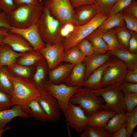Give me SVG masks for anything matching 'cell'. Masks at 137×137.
Segmentation results:
<instances>
[{"label": "cell", "mask_w": 137, "mask_h": 137, "mask_svg": "<svg viewBox=\"0 0 137 137\" xmlns=\"http://www.w3.org/2000/svg\"><path fill=\"white\" fill-rule=\"evenodd\" d=\"M43 1L36 4H21L16 9L6 14L10 25L13 27L24 29L36 24L44 8Z\"/></svg>", "instance_id": "obj_1"}, {"label": "cell", "mask_w": 137, "mask_h": 137, "mask_svg": "<svg viewBox=\"0 0 137 137\" xmlns=\"http://www.w3.org/2000/svg\"><path fill=\"white\" fill-rule=\"evenodd\" d=\"M37 24L42 39L46 46L63 42L64 38L62 31L66 26L52 15L45 6Z\"/></svg>", "instance_id": "obj_2"}, {"label": "cell", "mask_w": 137, "mask_h": 137, "mask_svg": "<svg viewBox=\"0 0 137 137\" xmlns=\"http://www.w3.org/2000/svg\"><path fill=\"white\" fill-rule=\"evenodd\" d=\"M9 78L13 85L12 96L15 105L24 106L29 101L37 99L40 96V90L33 83L31 78L17 76L10 71Z\"/></svg>", "instance_id": "obj_3"}, {"label": "cell", "mask_w": 137, "mask_h": 137, "mask_svg": "<svg viewBox=\"0 0 137 137\" xmlns=\"http://www.w3.org/2000/svg\"><path fill=\"white\" fill-rule=\"evenodd\" d=\"M109 15L100 11L87 23L81 26H74L73 29L64 39L63 43L65 51L76 46L97 29Z\"/></svg>", "instance_id": "obj_4"}, {"label": "cell", "mask_w": 137, "mask_h": 137, "mask_svg": "<svg viewBox=\"0 0 137 137\" xmlns=\"http://www.w3.org/2000/svg\"><path fill=\"white\" fill-rule=\"evenodd\" d=\"M71 102L79 106L86 115L89 116L103 110H106L105 102L100 97L91 90L81 88L70 99Z\"/></svg>", "instance_id": "obj_5"}, {"label": "cell", "mask_w": 137, "mask_h": 137, "mask_svg": "<svg viewBox=\"0 0 137 137\" xmlns=\"http://www.w3.org/2000/svg\"><path fill=\"white\" fill-rule=\"evenodd\" d=\"M51 14L64 25L77 26L75 9L70 0H44Z\"/></svg>", "instance_id": "obj_6"}, {"label": "cell", "mask_w": 137, "mask_h": 137, "mask_svg": "<svg viewBox=\"0 0 137 137\" xmlns=\"http://www.w3.org/2000/svg\"><path fill=\"white\" fill-rule=\"evenodd\" d=\"M91 90L103 99L106 110L115 113L126 111L124 94L119 89L118 85H112Z\"/></svg>", "instance_id": "obj_7"}, {"label": "cell", "mask_w": 137, "mask_h": 137, "mask_svg": "<svg viewBox=\"0 0 137 137\" xmlns=\"http://www.w3.org/2000/svg\"><path fill=\"white\" fill-rule=\"evenodd\" d=\"M82 87L80 86H70L63 83L54 84L47 81L41 89L56 99L60 110L65 115L71 97Z\"/></svg>", "instance_id": "obj_8"}, {"label": "cell", "mask_w": 137, "mask_h": 137, "mask_svg": "<svg viewBox=\"0 0 137 137\" xmlns=\"http://www.w3.org/2000/svg\"><path fill=\"white\" fill-rule=\"evenodd\" d=\"M130 70L125 63L114 56L113 62L104 71L99 88L118 85Z\"/></svg>", "instance_id": "obj_9"}, {"label": "cell", "mask_w": 137, "mask_h": 137, "mask_svg": "<svg viewBox=\"0 0 137 137\" xmlns=\"http://www.w3.org/2000/svg\"><path fill=\"white\" fill-rule=\"evenodd\" d=\"M65 116L68 125L78 133L82 132L87 126L88 116L79 106L70 101Z\"/></svg>", "instance_id": "obj_10"}, {"label": "cell", "mask_w": 137, "mask_h": 137, "mask_svg": "<svg viewBox=\"0 0 137 137\" xmlns=\"http://www.w3.org/2000/svg\"><path fill=\"white\" fill-rule=\"evenodd\" d=\"M38 101L47 115L49 122L55 123L60 119V108L56 99L42 89Z\"/></svg>", "instance_id": "obj_11"}, {"label": "cell", "mask_w": 137, "mask_h": 137, "mask_svg": "<svg viewBox=\"0 0 137 137\" xmlns=\"http://www.w3.org/2000/svg\"><path fill=\"white\" fill-rule=\"evenodd\" d=\"M39 51L44 58L49 71L57 67L62 62L65 51L62 42L46 45Z\"/></svg>", "instance_id": "obj_12"}, {"label": "cell", "mask_w": 137, "mask_h": 137, "mask_svg": "<svg viewBox=\"0 0 137 137\" xmlns=\"http://www.w3.org/2000/svg\"><path fill=\"white\" fill-rule=\"evenodd\" d=\"M9 31L23 36L32 45L35 51H39L46 46L42 39L37 24L24 29L11 27Z\"/></svg>", "instance_id": "obj_13"}, {"label": "cell", "mask_w": 137, "mask_h": 137, "mask_svg": "<svg viewBox=\"0 0 137 137\" xmlns=\"http://www.w3.org/2000/svg\"><path fill=\"white\" fill-rule=\"evenodd\" d=\"M3 43L8 44L14 50L19 53L34 50L32 45L24 37L15 32L9 31Z\"/></svg>", "instance_id": "obj_14"}, {"label": "cell", "mask_w": 137, "mask_h": 137, "mask_svg": "<svg viewBox=\"0 0 137 137\" xmlns=\"http://www.w3.org/2000/svg\"><path fill=\"white\" fill-rule=\"evenodd\" d=\"M112 55L108 53L96 54L86 57L82 62L85 65L84 81L96 70L109 60Z\"/></svg>", "instance_id": "obj_15"}, {"label": "cell", "mask_w": 137, "mask_h": 137, "mask_svg": "<svg viewBox=\"0 0 137 137\" xmlns=\"http://www.w3.org/2000/svg\"><path fill=\"white\" fill-rule=\"evenodd\" d=\"M74 9L77 26L87 23L100 11L99 8L95 3L82 5Z\"/></svg>", "instance_id": "obj_16"}, {"label": "cell", "mask_w": 137, "mask_h": 137, "mask_svg": "<svg viewBox=\"0 0 137 137\" xmlns=\"http://www.w3.org/2000/svg\"><path fill=\"white\" fill-rule=\"evenodd\" d=\"M114 56L112 55L110 59L95 70L80 85L82 87L91 90L99 88L105 70L113 62Z\"/></svg>", "instance_id": "obj_17"}, {"label": "cell", "mask_w": 137, "mask_h": 137, "mask_svg": "<svg viewBox=\"0 0 137 137\" xmlns=\"http://www.w3.org/2000/svg\"><path fill=\"white\" fill-rule=\"evenodd\" d=\"M16 63L23 65L33 67L46 63L42 55L39 51H28L20 53Z\"/></svg>", "instance_id": "obj_18"}, {"label": "cell", "mask_w": 137, "mask_h": 137, "mask_svg": "<svg viewBox=\"0 0 137 137\" xmlns=\"http://www.w3.org/2000/svg\"><path fill=\"white\" fill-rule=\"evenodd\" d=\"M23 110L29 117L42 122H49L48 117L37 99L29 101L26 105L21 106Z\"/></svg>", "instance_id": "obj_19"}, {"label": "cell", "mask_w": 137, "mask_h": 137, "mask_svg": "<svg viewBox=\"0 0 137 137\" xmlns=\"http://www.w3.org/2000/svg\"><path fill=\"white\" fill-rule=\"evenodd\" d=\"M74 65L70 63H67L59 65L49 71V79L48 81L56 84L63 83Z\"/></svg>", "instance_id": "obj_20"}, {"label": "cell", "mask_w": 137, "mask_h": 137, "mask_svg": "<svg viewBox=\"0 0 137 137\" xmlns=\"http://www.w3.org/2000/svg\"><path fill=\"white\" fill-rule=\"evenodd\" d=\"M28 118L29 115L23 110L21 106L15 105L11 108L0 111V128H4L6 125L17 117Z\"/></svg>", "instance_id": "obj_21"}, {"label": "cell", "mask_w": 137, "mask_h": 137, "mask_svg": "<svg viewBox=\"0 0 137 137\" xmlns=\"http://www.w3.org/2000/svg\"><path fill=\"white\" fill-rule=\"evenodd\" d=\"M85 65L82 62L75 65L63 83L70 86H80L84 81Z\"/></svg>", "instance_id": "obj_22"}, {"label": "cell", "mask_w": 137, "mask_h": 137, "mask_svg": "<svg viewBox=\"0 0 137 137\" xmlns=\"http://www.w3.org/2000/svg\"><path fill=\"white\" fill-rule=\"evenodd\" d=\"M115 113L103 110L88 116L87 126L105 127Z\"/></svg>", "instance_id": "obj_23"}, {"label": "cell", "mask_w": 137, "mask_h": 137, "mask_svg": "<svg viewBox=\"0 0 137 137\" xmlns=\"http://www.w3.org/2000/svg\"><path fill=\"white\" fill-rule=\"evenodd\" d=\"M108 53L125 63L130 70L137 68V54L123 48L114 51H108Z\"/></svg>", "instance_id": "obj_24"}, {"label": "cell", "mask_w": 137, "mask_h": 137, "mask_svg": "<svg viewBox=\"0 0 137 137\" xmlns=\"http://www.w3.org/2000/svg\"><path fill=\"white\" fill-rule=\"evenodd\" d=\"M20 56V53L14 50L8 44H0V66H8L15 63Z\"/></svg>", "instance_id": "obj_25"}, {"label": "cell", "mask_w": 137, "mask_h": 137, "mask_svg": "<svg viewBox=\"0 0 137 137\" xmlns=\"http://www.w3.org/2000/svg\"><path fill=\"white\" fill-rule=\"evenodd\" d=\"M125 26L122 11L110 15L96 30L103 33L116 27Z\"/></svg>", "instance_id": "obj_26"}, {"label": "cell", "mask_w": 137, "mask_h": 137, "mask_svg": "<svg viewBox=\"0 0 137 137\" xmlns=\"http://www.w3.org/2000/svg\"><path fill=\"white\" fill-rule=\"evenodd\" d=\"M102 33L96 29L86 38L93 45L94 53H104L109 50L108 46L102 38Z\"/></svg>", "instance_id": "obj_27"}, {"label": "cell", "mask_w": 137, "mask_h": 137, "mask_svg": "<svg viewBox=\"0 0 137 137\" xmlns=\"http://www.w3.org/2000/svg\"><path fill=\"white\" fill-rule=\"evenodd\" d=\"M9 73L7 66H0V90L12 96L13 86L9 78Z\"/></svg>", "instance_id": "obj_28"}, {"label": "cell", "mask_w": 137, "mask_h": 137, "mask_svg": "<svg viewBox=\"0 0 137 137\" xmlns=\"http://www.w3.org/2000/svg\"><path fill=\"white\" fill-rule=\"evenodd\" d=\"M85 57L76 46L65 51L62 62L75 65L82 62Z\"/></svg>", "instance_id": "obj_29"}, {"label": "cell", "mask_w": 137, "mask_h": 137, "mask_svg": "<svg viewBox=\"0 0 137 137\" xmlns=\"http://www.w3.org/2000/svg\"><path fill=\"white\" fill-rule=\"evenodd\" d=\"M125 112L115 113L110 119L104 127L108 132L112 134L122 126L126 121Z\"/></svg>", "instance_id": "obj_30"}, {"label": "cell", "mask_w": 137, "mask_h": 137, "mask_svg": "<svg viewBox=\"0 0 137 137\" xmlns=\"http://www.w3.org/2000/svg\"><path fill=\"white\" fill-rule=\"evenodd\" d=\"M10 71L14 75L21 77L31 78L36 67L28 66L16 63L7 66Z\"/></svg>", "instance_id": "obj_31"}, {"label": "cell", "mask_w": 137, "mask_h": 137, "mask_svg": "<svg viewBox=\"0 0 137 137\" xmlns=\"http://www.w3.org/2000/svg\"><path fill=\"white\" fill-rule=\"evenodd\" d=\"M80 137H112V134L104 127L87 126L81 133Z\"/></svg>", "instance_id": "obj_32"}, {"label": "cell", "mask_w": 137, "mask_h": 137, "mask_svg": "<svg viewBox=\"0 0 137 137\" xmlns=\"http://www.w3.org/2000/svg\"><path fill=\"white\" fill-rule=\"evenodd\" d=\"M102 37L108 46V51L116 50L122 48L114 28L103 33Z\"/></svg>", "instance_id": "obj_33"}, {"label": "cell", "mask_w": 137, "mask_h": 137, "mask_svg": "<svg viewBox=\"0 0 137 137\" xmlns=\"http://www.w3.org/2000/svg\"><path fill=\"white\" fill-rule=\"evenodd\" d=\"M47 67L46 63L39 65L36 67L35 71L31 79L40 90L42 88L46 81H45V74Z\"/></svg>", "instance_id": "obj_34"}, {"label": "cell", "mask_w": 137, "mask_h": 137, "mask_svg": "<svg viewBox=\"0 0 137 137\" xmlns=\"http://www.w3.org/2000/svg\"><path fill=\"white\" fill-rule=\"evenodd\" d=\"M122 48L129 50V43L131 36V31L126 26L114 28Z\"/></svg>", "instance_id": "obj_35"}, {"label": "cell", "mask_w": 137, "mask_h": 137, "mask_svg": "<svg viewBox=\"0 0 137 137\" xmlns=\"http://www.w3.org/2000/svg\"><path fill=\"white\" fill-rule=\"evenodd\" d=\"M125 114L127 137H130L137 125V107L130 111H126Z\"/></svg>", "instance_id": "obj_36"}, {"label": "cell", "mask_w": 137, "mask_h": 137, "mask_svg": "<svg viewBox=\"0 0 137 137\" xmlns=\"http://www.w3.org/2000/svg\"><path fill=\"white\" fill-rule=\"evenodd\" d=\"M14 105L12 96L0 90V111L10 109Z\"/></svg>", "instance_id": "obj_37"}, {"label": "cell", "mask_w": 137, "mask_h": 137, "mask_svg": "<svg viewBox=\"0 0 137 137\" xmlns=\"http://www.w3.org/2000/svg\"><path fill=\"white\" fill-rule=\"evenodd\" d=\"M76 46L86 57L91 56L95 53L93 45L86 38L81 40Z\"/></svg>", "instance_id": "obj_38"}, {"label": "cell", "mask_w": 137, "mask_h": 137, "mask_svg": "<svg viewBox=\"0 0 137 137\" xmlns=\"http://www.w3.org/2000/svg\"><path fill=\"white\" fill-rule=\"evenodd\" d=\"M124 94V101L127 112L132 110L137 105V93Z\"/></svg>", "instance_id": "obj_39"}, {"label": "cell", "mask_w": 137, "mask_h": 137, "mask_svg": "<svg viewBox=\"0 0 137 137\" xmlns=\"http://www.w3.org/2000/svg\"><path fill=\"white\" fill-rule=\"evenodd\" d=\"M122 11L126 27L130 31L137 33V18L130 13Z\"/></svg>", "instance_id": "obj_40"}, {"label": "cell", "mask_w": 137, "mask_h": 137, "mask_svg": "<svg viewBox=\"0 0 137 137\" xmlns=\"http://www.w3.org/2000/svg\"><path fill=\"white\" fill-rule=\"evenodd\" d=\"M117 0H95V3L101 12L109 14Z\"/></svg>", "instance_id": "obj_41"}, {"label": "cell", "mask_w": 137, "mask_h": 137, "mask_svg": "<svg viewBox=\"0 0 137 137\" xmlns=\"http://www.w3.org/2000/svg\"><path fill=\"white\" fill-rule=\"evenodd\" d=\"M118 86L119 90L123 94L137 93V83L123 81Z\"/></svg>", "instance_id": "obj_42"}, {"label": "cell", "mask_w": 137, "mask_h": 137, "mask_svg": "<svg viewBox=\"0 0 137 137\" xmlns=\"http://www.w3.org/2000/svg\"><path fill=\"white\" fill-rule=\"evenodd\" d=\"M16 7L14 0H0V9L6 14L14 11Z\"/></svg>", "instance_id": "obj_43"}, {"label": "cell", "mask_w": 137, "mask_h": 137, "mask_svg": "<svg viewBox=\"0 0 137 137\" xmlns=\"http://www.w3.org/2000/svg\"><path fill=\"white\" fill-rule=\"evenodd\" d=\"M133 0H117L109 14H116L123 11Z\"/></svg>", "instance_id": "obj_44"}, {"label": "cell", "mask_w": 137, "mask_h": 137, "mask_svg": "<svg viewBox=\"0 0 137 137\" xmlns=\"http://www.w3.org/2000/svg\"><path fill=\"white\" fill-rule=\"evenodd\" d=\"M130 31L131 36L129 42V50L132 53L137 54V33Z\"/></svg>", "instance_id": "obj_45"}, {"label": "cell", "mask_w": 137, "mask_h": 137, "mask_svg": "<svg viewBox=\"0 0 137 137\" xmlns=\"http://www.w3.org/2000/svg\"><path fill=\"white\" fill-rule=\"evenodd\" d=\"M123 81L137 83V68L130 70L126 75Z\"/></svg>", "instance_id": "obj_46"}, {"label": "cell", "mask_w": 137, "mask_h": 137, "mask_svg": "<svg viewBox=\"0 0 137 137\" xmlns=\"http://www.w3.org/2000/svg\"><path fill=\"white\" fill-rule=\"evenodd\" d=\"M122 11L130 13L137 18V0H133Z\"/></svg>", "instance_id": "obj_47"}, {"label": "cell", "mask_w": 137, "mask_h": 137, "mask_svg": "<svg viewBox=\"0 0 137 137\" xmlns=\"http://www.w3.org/2000/svg\"><path fill=\"white\" fill-rule=\"evenodd\" d=\"M11 27L9 23L6 14L2 11L0 12V29L5 28L9 30Z\"/></svg>", "instance_id": "obj_48"}, {"label": "cell", "mask_w": 137, "mask_h": 137, "mask_svg": "<svg viewBox=\"0 0 137 137\" xmlns=\"http://www.w3.org/2000/svg\"><path fill=\"white\" fill-rule=\"evenodd\" d=\"M73 8L75 9L79 6L95 3V0H70Z\"/></svg>", "instance_id": "obj_49"}, {"label": "cell", "mask_w": 137, "mask_h": 137, "mask_svg": "<svg viewBox=\"0 0 137 137\" xmlns=\"http://www.w3.org/2000/svg\"><path fill=\"white\" fill-rule=\"evenodd\" d=\"M112 137H127L125 122L121 127L112 134Z\"/></svg>", "instance_id": "obj_50"}, {"label": "cell", "mask_w": 137, "mask_h": 137, "mask_svg": "<svg viewBox=\"0 0 137 137\" xmlns=\"http://www.w3.org/2000/svg\"><path fill=\"white\" fill-rule=\"evenodd\" d=\"M15 4L18 5L21 4H36L40 1L39 0H14Z\"/></svg>", "instance_id": "obj_51"}, {"label": "cell", "mask_w": 137, "mask_h": 137, "mask_svg": "<svg viewBox=\"0 0 137 137\" xmlns=\"http://www.w3.org/2000/svg\"><path fill=\"white\" fill-rule=\"evenodd\" d=\"M9 32V30L6 28L0 29V44L3 43L4 39L8 35Z\"/></svg>", "instance_id": "obj_52"}, {"label": "cell", "mask_w": 137, "mask_h": 137, "mask_svg": "<svg viewBox=\"0 0 137 137\" xmlns=\"http://www.w3.org/2000/svg\"><path fill=\"white\" fill-rule=\"evenodd\" d=\"M10 129L9 127H7L5 128H0V137H1L3 133L6 131Z\"/></svg>", "instance_id": "obj_53"}, {"label": "cell", "mask_w": 137, "mask_h": 137, "mask_svg": "<svg viewBox=\"0 0 137 137\" xmlns=\"http://www.w3.org/2000/svg\"><path fill=\"white\" fill-rule=\"evenodd\" d=\"M132 135L133 137H137V132L133 131L132 134Z\"/></svg>", "instance_id": "obj_54"}, {"label": "cell", "mask_w": 137, "mask_h": 137, "mask_svg": "<svg viewBox=\"0 0 137 137\" xmlns=\"http://www.w3.org/2000/svg\"><path fill=\"white\" fill-rule=\"evenodd\" d=\"M1 11V10L0 9V12Z\"/></svg>", "instance_id": "obj_55"}]
</instances>
